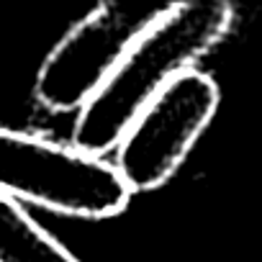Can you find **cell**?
I'll use <instances>...</instances> for the list:
<instances>
[{"label":"cell","mask_w":262,"mask_h":262,"mask_svg":"<svg viewBox=\"0 0 262 262\" xmlns=\"http://www.w3.org/2000/svg\"><path fill=\"white\" fill-rule=\"evenodd\" d=\"M234 26V6L226 0H185L160 8L131 41L98 95L77 113L72 144L105 157L126 128L167 85L195 70Z\"/></svg>","instance_id":"1"},{"label":"cell","mask_w":262,"mask_h":262,"mask_svg":"<svg viewBox=\"0 0 262 262\" xmlns=\"http://www.w3.org/2000/svg\"><path fill=\"white\" fill-rule=\"evenodd\" d=\"M0 195L72 219L103 221L123 213L134 193L111 160L72 142L0 126Z\"/></svg>","instance_id":"2"},{"label":"cell","mask_w":262,"mask_h":262,"mask_svg":"<svg viewBox=\"0 0 262 262\" xmlns=\"http://www.w3.org/2000/svg\"><path fill=\"white\" fill-rule=\"evenodd\" d=\"M219 100L216 80L203 70H188L131 121L113 149V165L131 193L157 190L180 170L211 126Z\"/></svg>","instance_id":"3"},{"label":"cell","mask_w":262,"mask_h":262,"mask_svg":"<svg viewBox=\"0 0 262 262\" xmlns=\"http://www.w3.org/2000/svg\"><path fill=\"white\" fill-rule=\"evenodd\" d=\"M155 13L118 3L95 6L41 62L34 82L36 103L49 113H80L108 82L131 41Z\"/></svg>","instance_id":"4"},{"label":"cell","mask_w":262,"mask_h":262,"mask_svg":"<svg viewBox=\"0 0 262 262\" xmlns=\"http://www.w3.org/2000/svg\"><path fill=\"white\" fill-rule=\"evenodd\" d=\"M0 262H82L24 203L0 195Z\"/></svg>","instance_id":"5"}]
</instances>
